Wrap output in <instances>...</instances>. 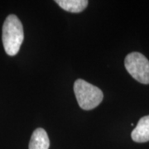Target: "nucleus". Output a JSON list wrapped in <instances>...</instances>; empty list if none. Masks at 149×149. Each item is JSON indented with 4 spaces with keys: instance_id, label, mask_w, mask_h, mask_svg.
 I'll return each mask as SVG.
<instances>
[{
    "instance_id": "obj_1",
    "label": "nucleus",
    "mask_w": 149,
    "mask_h": 149,
    "mask_svg": "<svg viewBox=\"0 0 149 149\" xmlns=\"http://www.w3.org/2000/svg\"><path fill=\"white\" fill-rule=\"evenodd\" d=\"M2 40L6 53L13 56L18 53L24 40L23 27L16 15L7 17L3 26Z\"/></svg>"
},
{
    "instance_id": "obj_2",
    "label": "nucleus",
    "mask_w": 149,
    "mask_h": 149,
    "mask_svg": "<svg viewBox=\"0 0 149 149\" xmlns=\"http://www.w3.org/2000/svg\"><path fill=\"white\" fill-rule=\"evenodd\" d=\"M74 92L79 105L85 110H91L96 108L104 99L100 89L82 79L75 80Z\"/></svg>"
},
{
    "instance_id": "obj_3",
    "label": "nucleus",
    "mask_w": 149,
    "mask_h": 149,
    "mask_svg": "<svg viewBox=\"0 0 149 149\" xmlns=\"http://www.w3.org/2000/svg\"><path fill=\"white\" fill-rule=\"evenodd\" d=\"M124 65L133 79L144 85L149 84V61L139 52L129 53L124 60Z\"/></svg>"
},
{
    "instance_id": "obj_4",
    "label": "nucleus",
    "mask_w": 149,
    "mask_h": 149,
    "mask_svg": "<svg viewBox=\"0 0 149 149\" xmlns=\"http://www.w3.org/2000/svg\"><path fill=\"white\" fill-rule=\"evenodd\" d=\"M131 137L136 143H146L149 141V115L139 119L136 128L133 130Z\"/></svg>"
},
{
    "instance_id": "obj_5",
    "label": "nucleus",
    "mask_w": 149,
    "mask_h": 149,
    "mask_svg": "<svg viewBox=\"0 0 149 149\" xmlns=\"http://www.w3.org/2000/svg\"><path fill=\"white\" fill-rule=\"evenodd\" d=\"M49 147L50 140L45 129H35L29 142V149H49Z\"/></svg>"
},
{
    "instance_id": "obj_6",
    "label": "nucleus",
    "mask_w": 149,
    "mask_h": 149,
    "mask_svg": "<svg viewBox=\"0 0 149 149\" xmlns=\"http://www.w3.org/2000/svg\"><path fill=\"white\" fill-rule=\"evenodd\" d=\"M56 3L62 9L74 13L84 11L89 3L87 0H56Z\"/></svg>"
}]
</instances>
